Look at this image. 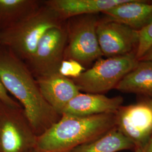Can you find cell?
I'll return each mask as SVG.
<instances>
[{
  "mask_svg": "<svg viewBox=\"0 0 152 152\" xmlns=\"http://www.w3.org/2000/svg\"><path fill=\"white\" fill-rule=\"evenodd\" d=\"M115 88L120 91L152 96V61H141Z\"/></svg>",
  "mask_w": 152,
  "mask_h": 152,
  "instance_id": "obj_14",
  "label": "cell"
},
{
  "mask_svg": "<svg viewBox=\"0 0 152 152\" xmlns=\"http://www.w3.org/2000/svg\"><path fill=\"white\" fill-rule=\"evenodd\" d=\"M0 102L6 105H9L12 107L20 108L22 107L21 105L18 102L14 100L9 95L8 92L0 81Z\"/></svg>",
  "mask_w": 152,
  "mask_h": 152,
  "instance_id": "obj_19",
  "label": "cell"
},
{
  "mask_svg": "<svg viewBox=\"0 0 152 152\" xmlns=\"http://www.w3.org/2000/svg\"><path fill=\"white\" fill-rule=\"evenodd\" d=\"M147 102L149 103V104L151 105V107L152 108V99H151V100H149V101H148Z\"/></svg>",
  "mask_w": 152,
  "mask_h": 152,
  "instance_id": "obj_22",
  "label": "cell"
},
{
  "mask_svg": "<svg viewBox=\"0 0 152 152\" xmlns=\"http://www.w3.org/2000/svg\"><path fill=\"white\" fill-rule=\"evenodd\" d=\"M37 138L22 107L0 102V152H33Z\"/></svg>",
  "mask_w": 152,
  "mask_h": 152,
  "instance_id": "obj_6",
  "label": "cell"
},
{
  "mask_svg": "<svg viewBox=\"0 0 152 152\" xmlns=\"http://www.w3.org/2000/svg\"><path fill=\"white\" fill-rule=\"evenodd\" d=\"M0 81L21 105L37 136L60 120L61 115L45 100L27 65L7 49L0 50Z\"/></svg>",
  "mask_w": 152,
  "mask_h": 152,
  "instance_id": "obj_1",
  "label": "cell"
},
{
  "mask_svg": "<svg viewBox=\"0 0 152 152\" xmlns=\"http://www.w3.org/2000/svg\"><path fill=\"white\" fill-rule=\"evenodd\" d=\"M43 2L37 0H0V31L28 16L42 5Z\"/></svg>",
  "mask_w": 152,
  "mask_h": 152,
  "instance_id": "obj_16",
  "label": "cell"
},
{
  "mask_svg": "<svg viewBox=\"0 0 152 152\" xmlns=\"http://www.w3.org/2000/svg\"><path fill=\"white\" fill-rule=\"evenodd\" d=\"M109 20L139 31L152 20V3L127 0L103 12Z\"/></svg>",
  "mask_w": 152,
  "mask_h": 152,
  "instance_id": "obj_13",
  "label": "cell"
},
{
  "mask_svg": "<svg viewBox=\"0 0 152 152\" xmlns=\"http://www.w3.org/2000/svg\"><path fill=\"white\" fill-rule=\"evenodd\" d=\"M35 78L45 100L61 115L68 103L80 93L72 80L59 73Z\"/></svg>",
  "mask_w": 152,
  "mask_h": 152,
  "instance_id": "obj_10",
  "label": "cell"
},
{
  "mask_svg": "<svg viewBox=\"0 0 152 152\" xmlns=\"http://www.w3.org/2000/svg\"><path fill=\"white\" fill-rule=\"evenodd\" d=\"M139 61H152V47Z\"/></svg>",
  "mask_w": 152,
  "mask_h": 152,
  "instance_id": "obj_21",
  "label": "cell"
},
{
  "mask_svg": "<svg viewBox=\"0 0 152 152\" xmlns=\"http://www.w3.org/2000/svg\"><path fill=\"white\" fill-rule=\"evenodd\" d=\"M94 15L75 16L66 20L64 60H76L84 66L103 56L96 34L99 20Z\"/></svg>",
  "mask_w": 152,
  "mask_h": 152,
  "instance_id": "obj_5",
  "label": "cell"
},
{
  "mask_svg": "<svg viewBox=\"0 0 152 152\" xmlns=\"http://www.w3.org/2000/svg\"><path fill=\"white\" fill-rule=\"evenodd\" d=\"M138 63L135 54L100 58L78 78L72 80L80 91L103 94L115 88Z\"/></svg>",
  "mask_w": 152,
  "mask_h": 152,
  "instance_id": "obj_4",
  "label": "cell"
},
{
  "mask_svg": "<svg viewBox=\"0 0 152 152\" xmlns=\"http://www.w3.org/2000/svg\"><path fill=\"white\" fill-rule=\"evenodd\" d=\"M116 114V127L135 147L152 134V108L148 102L121 106Z\"/></svg>",
  "mask_w": 152,
  "mask_h": 152,
  "instance_id": "obj_9",
  "label": "cell"
},
{
  "mask_svg": "<svg viewBox=\"0 0 152 152\" xmlns=\"http://www.w3.org/2000/svg\"><path fill=\"white\" fill-rule=\"evenodd\" d=\"M127 0H48L44 3L66 22L75 16L93 15L108 10Z\"/></svg>",
  "mask_w": 152,
  "mask_h": 152,
  "instance_id": "obj_12",
  "label": "cell"
},
{
  "mask_svg": "<svg viewBox=\"0 0 152 152\" xmlns=\"http://www.w3.org/2000/svg\"><path fill=\"white\" fill-rule=\"evenodd\" d=\"M122 103L121 96L109 98L104 94L80 92L66 105L61 114L87 116L116 113Z\"/></svg>",
  "mask_w": 152,
  "mask_h": 152,
  "instance_id": "obj_11",
  "label": "cell"
},
{
  "mask_svg": "<svg viewBox=\"0 0 152 152\" xmlns=\"http://www.w3.org/2000/svg\"><path fill=\"white\" fill-rule=\"evenodd\" d=\"M116 127L115 113L78 116L61 114L60 120L38 136L39 152H70Z\"/></svg>",
  "mask_w": 152,
  "mask_h": 152,
  "instance_id": "obj_2",
  "label": "cell"
},
{
  "mask_svg": "<svg viewBox=\"0 0 152 152\" xmlns=\"http://www.w3.org/2000/svg\"><path fill=\"white\" fill-rule=\"evenodd\" d=\"M65 23L45 5L44 1L42 5L28 16L0 31V45L27 64L44 34Z\"/></svg>",
  "mask_w": 152,
  "mask_h": 152,
  "instance_id": "obj_3",
  "label": "cell"
},
{
  "mask_svg": "<svg viewBox=\"0 0 152 152\" xmlns=\"http://www.w3.org/2000/svg\"><path fill=\"white\" fill-rule=\"evenodd\" d=\"M134 148L132 141L116 127L103 136L77 147L70 152H117Z\"/></svg>",
  "mask_w": 152,
  "mask_h": 152,
  "instance_id": "obj_15",
  "label": "cell"
},
{
  "mask_svg": "<svg viewBox=\"0 0 152 152\" xmlns=\"http://www.w3.org/2000/svg\"><path fill=\"white\" fill-rule=\"evenodd\" d=\"M96 34L100 50L107 58L130 54L138 44L137 30L107 18L99 20Z\"/></svg>",
  "mask_w": 152,
  "mask_h": 152,
  "instance_id": "obj_8",
  "label": "cell"
},
{
  "mask_svg": "<svg viewBox=\"0 0 152 152\" xmlns=\"http://www.w3.org/2000/svg\"><path fill=\"white\" fill-rule=\"evenodd\" d=\"M85 70V66L79 62L69 59L63 60L59 68L58 73L61 76L73 80L78 78Z\"/></svg>",
  "mask_w": 152,
  "mask_h": 152,
  "instance_id": "obj_18",
  "label": "cell"
},
{
  "mask_svg": "<svg viewBox=\"0 0 152 152\" xmlns=\"http://www.w3.org/2000/svg\"><path fill=\"white\" fill-rule=\"evenodd\" d=\"M138 31L139 39L135 56L139 61L152 47V20Z\"/></svg>",
  "mask_w": 152,
  "mask_h": 152,
  "instance_id": "obj_17",
  "label": "cell"
},
{
  "mask_svg": "<svg viewBox=\"0 0 152 152\" xmlns=\"http://www.w3.org/2000/svg\"><path fill=\"white\" fill-rule=\"evenodd\" d=\"M135 152H152V134L147 141L135 147Z\"/></svg>",
  "mask_w": 152,
  "mask_h": 152,
  "instance_id": "obj_20",
  "label": "cell"
},
{
  "mask_svg": "<svg viewBox=\"0 0 152 152\" xmlns=\"http://www.w3.org/2000/svg\"><path fill=\"white\" fill-rule=\"evenodd\" d=\"M33 152H38V151H37V149H35V150H34V151H33Z\"/></svg>",
  "mask_w": 152,
  "mask_h": 152,
  "instance_id": "obj_23",
  "label": "cell"
},
{
  "mask_svg": "<svg viewBox=\"0 0 152 152\" xmlns=\"http://www.w3.org/2000/svg\"><path fill=\"white\" fill-rule=\"evenodd\" d=\"M67 38L66 22L48 30L38 42L31 59L26 64L35 78L58 73L64 60Z\"/></svg>",
  "mask_w": 152,
  "mask_h": 152,
  "instance_id": "obj_7",
  "label": "cell"
}]
</instances>
